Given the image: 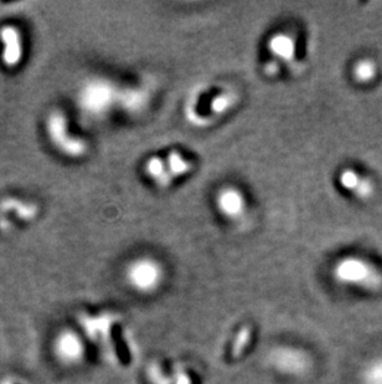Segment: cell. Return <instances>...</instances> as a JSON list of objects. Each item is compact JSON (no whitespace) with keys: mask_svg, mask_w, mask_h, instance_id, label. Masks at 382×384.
Returning <instances> with one entry per match:
<instances>
[{"mask_svg":"<svg viewBox=\"0 0 382 384\" xmlns=\"http://www.w3.org/2000/svg\"><path fill=\"white\" fill-rule=\"evenodd\" d=\"M236 103V96L231 91H225L216 95L210 103V111L214 116H222L228 112Z\"/></svg>","mask_w":382,"mask_h":384,"instance_id":"cell-10","label":"cell"},{"mask_svg":"<svg viewBox=\"0 0 382 384\" xmlns=\"http://www.w3.org/2000/svg\"><path fill=\"white\" fill-rule=\"evenodd\" d=\"M127 277L136 291L152 294L161 286L164 279V270L154 259H138L128 268Z\"/></svg>","mask_w":382,"mask_h":384,"instance_id":"cell-1","label":"cell"},{"mask_svg":"<svg viewBox=\"0 0 382 384\" xmlns=\"http://www.w3.org/2000/svg\"><path fill=\"white\" fill-rule=\"evenodd\" d=\"M271 366L286 376H303L311 368L309 356L302 349L282 346L273 349L269 357Z\"/></svg>","mask_w":382,"mask_h":384,"instance_id":"cell-3","label":"cell"},{"mask_svg":"<svg viewBox=\"0 0 382 384\" xmlns=\"http://www.w3.org/2000/svg\"><path fill=\"white\" fill-rule=\"evenodd\" d=\"M339 182L343 188H345L347 191H352L358 197H366L371 193L370 182L364 178H360V175L356 172L350 169H347L341 173Z\"/></svg>","mask_w":382,"mask_h":384,"instance_id":"cell-9","label":"cell"},{"mask_svg":"<svg viewBox=\"0 0 382 384\" xmlns=\"http://www.w3.org/2000/svg\"><path fill=\"white\" fill-rule=\"evenodd\" d=\"M365 384H382V360L374 362L364 373Z\"/></svg>","mask_w":382,"mask_h":384,"instance_id":"cell-12","label":"cell"},{"mask_svg":"<svg viewBox=\"0 0 382 384\" xmlns=\"http://www.w3.org/2000/svg\"><path fill=\"white\" fill-rule=\"evenodd\" d=\"M215 204L219 213L228 220L241 219L247 210L245 194L236 186L221 188L216 194Z\"/></svg>","mask_w":382,"mask_h":384,"instance_id":"cell-4","label":"cell"},{"mask_svg":"<svg viewBox=\"0 0 382 384\" xmlns=\"http://www.w3.org/2000/svg\"><path fill=\"white\" fill-rule=\"evenodd\" d=\"M6 384H9V383H6Z\"/></svg>","mask_w":382,"mask_h":384,"instance_id":"cell-14","label":"cell"},{"mask_svg":"<svg viewBox=\"0 0 382 384\" xmlns=\"http://www.w3.org/2000/svg\"><path fill=\"white\" fill-rule=\"evenodd\" d=\"M334 277L341 283L375 288L380 282V277L372 266L358 258L341 259L334 266Z\"/></svg>","mask_w":382,"mask_h":384,"instance_id":"cell-2","label":"cell"},{"mask_svg":"<svg viewBox=\"0 0 382 384\" xmlns=\"http://www.w3.org/2000/svg\"><path fill=\"white\" fill-rule=\"evenodd\" d=\"M165 164H167V175L172 182L178 180L180 177L189 175L194 171V163L178 150H172L165 157Z\"/></svg>","mask_w":382,"mask_h":384,"instance_id":"cell-7","label":"cell"},{"mask_svg":"<svg viewBox=\"0 0 382 384\" xmlns=\"http://www.w3.org/2000/svg\"><path fill=\"white\" fill-rule=\"evenodd\" d=\"M55 347L61 360L69 363H76L84 357V342L72 331H64L60 336L57 337Z\"/></svg>","mask_w":382,"mask_h":384,"instance_id":"cell-6","label":"cell"},{"mask_svg":"<svg viewBox=\"0 0 382 384\" xmlns=\"http://www.w3.org/2000/svg\"><path fill=\"white\" fill-rule=\"evenodd\" d=\"M354 73L358 81H369L375 73V67L370 61H360L355 67Z\"/></svg>","mask_w":382,"mask_h":384,"instance_id":"cell-13","label":"cell"},{"mask_svg":"<svg viewBox=\"0 0 382 384\" xmlns=\"http://www.w3.org/2000/svg\"><path fill=\"white\" fill-rule=\"evenodd\" d=\"M269 54L272 55L273 60L292 64L297 56V42L292 35L286 33H277L269 37L267 42Z\"/></svg>","mask_w":382,"mask_h":384,"instance_id":"cell-5","label":"cell"},{"mask_svg":"<svg viewBox=\"0 0 382 384\" xmlns=\"http://www.w3.org/2000/svg\"><path fill=\"white\" fill-rule=\"evenodd\" d=\"M3 37H4L6 44V62L8 64L18 62L19 56H20V45H19L17 33L12 30V28H6V30H3Z\"/></svg>","mask_w":382,"mask_h":384,"instance_id":"cell-11","label":"cell"},{"mask_svg":"<svg viewBox=\"0 0 382 384\" xmlns=\"http://www.w3.org/2000/svg\"><path fill=\"white\" fill-rule=\"evenodd\" d=\"M145 173L156 183V186L161 188H167L173 183L167 175L165 158H161V157L149 158V161L145 163Z\"/></svg>","mask_w":382,"mask_h":384,"instance_id":"cell-8","label":"cell"}]
</instances>
